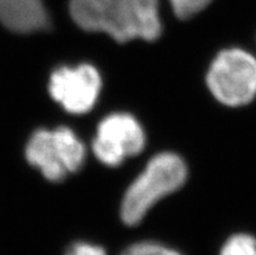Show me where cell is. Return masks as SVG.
Wrapping results in <instances>:
<instances>
[{
	"label": "cell",
	"mask_w": 256,
	"mask_h": 255,
	"mask_svg": "<svg viewBox=\"0 0 256 255\" xmlns=\"http://www.w3.org/2000/svg\"><path fill=\"white\" fill-rule=\"evenodd\" d=\"M207 84L214 97L225 106L250 104L256 98V58L242 49L221 51L210 67Z\"/></svg>",
	"instance_id": "277c9868"
},
{
	"label": "cell",
	"mask_w": 256,
	"mask_h": 255,
	"mask_svg": "<svg viewBox=\"0 0 256 255\" xmlns=\"http://www.w3.org/2000/svg\"><path fill=\"white\" fill-rule=\"evenodd\" d=\"M69 8L80 28L106 33L120 43L154 41L162 34L159 0H70Z\"/></svg>",
	"instance_id": "6da1fadb"
},
{
	"label": "cell",
	"mask_w": 256,
	"mask_h": 255,
	"mask_svg": "<svg viewBox=\"0 0 256 255\" xmlns=\"http://www.w3.org/2000/svg\"><path fill=\"white\" fill-rule=\"evenodd\" d=\"M0 23L16 33L46 30L50 19L42 0H0Z\"/></svg>",
	"instance_id": "52a82bcc"
},
{
	"label": "cell",
	"mask_w": 256,
	"mask_h": 255,
	"mask_svg": "<svg viewBox=\"0 0 256 255\" xmlns=\"http://www.w3.org/2000/svg\"><path fill=\"white\" fill-rule=\"evenodd\" d=\"M220 255H256V237L250 233H236L226 239Z\"/></svg>",
	"instance_id": "ba28073f"
},
{
	"label": "cell",
	"mask_w": 256,
	"mask_h": 255,
	"mask_svg": "<svg viewBox=\"0 0 256 255\" xmlns=\"http://www.w3.org/2000/svg\"><path fill=\"white\" fill-rule=\"evenodd\" d=\"M84 158V143L66 126H58L55 130H36L26 146L28 162L40 169L47 180L56 182L81 168Z\"/></svg>",
	"instance_id": "3957f363"
},
{
	"label": "cell",
	"mask_w": 256,
	"mask_h": 255,
	"mask_svg": "<svg viewBox=\"0 0 256 255\" xmlns=\"http://www.w3.org/2000/svg\"><path fill=\"white\" fill-rule=\"evenodd\" d=\"M102 89V78L95 67L81 64L56 69L50 78L52 98L76 115L86 113L94 107Z\"/></svg>",
	"instance_id": "8992f818"
},
{
	"label": "cell",
	"mask_w": 256,
	"mask_h": 255,
	"mask_svg": "<svg viewBox=\"0 0 256 255\" xmlns=\"http://www.w3.org/2000/svg\"><path fill=\"white\" fill-rule=\"evenodd\" d=\"M121 255H182L181 252L169 249L156 242H138L129 246Z\"/></svg>",
	"instance_id": "30bf717a"
},
{
	"label": "cell",
	"mask_w": 256,
	"mask_h": 255,
	"mask_svg": "<svg viewBox=\"0 0 256 255\" xmlns=\"http://www.w3.org/2000/svg\"><path fill=\"white\" fill-rule=\"evenodd\" d=\"M212 0H169L173 11L180 19H190L203 11Z\"/></svg>",
	"instance_id": "9c48e42d"
},
{
	"label": "cell",
	"mask_w": 256,
	"mask_h": 255,
	"mask_svg": "<svg viewBox=\"0 0 256 255\" xmlns=\"http://www.w3.org/2000/svg\"><path fill=\"white\" fill-rule=\"evenodd\" d=\"M186 176L188 168L178 155L162 152L154 156L125 193L121 206L124 223H140L154 204L184 185Z\"/></svg>",
	"instance_id": "7a4b0ae2"
},
{
	"label": "cell",
	"mask_w": 256,
	"mask_h": 255,
	"mask_svg": "<svg viewBox=\"0 0 256 255\" xmlns=\"http://www.w3.org/2000/svg\"><path fill=\"white\" fill-rule=\"evenodd\" d=\"M66 255H107L103 247L88 242H76L70 246Z\"/></svg>",
	"instance_id": "8fae6325"
},
{
	"label": "cell",
	"mask_w": 256,
	"mask_h": 255,
	"mask_svg": "<svg viewBox=\"0 0 256 255\" xmlns=\"http://www.w3.org/2000/svg\"><path fill=\"white\" fill-rule=\"evenodd\" d=\"M144 142V132L136 117L128 113H114L102 120L98 126L92 150L102 163L117 167L129 156L140 154Z\"/></svg>",
	"instance_id": "5b68a950"
}]
</instances>
